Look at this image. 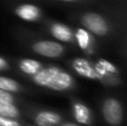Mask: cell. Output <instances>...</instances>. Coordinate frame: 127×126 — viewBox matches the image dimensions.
Listing matches in <instances>:
<instances>
[{
    "label": "cell",
    "instance_id": "obj_1",
    "mask_svg": "<svg viewBox=\"0 0 127 126\" xmlns=\"http://www.w3.org/2000/svg\"><path fill=\"white\" fill-rule=\"evenodd\" d=\"M103 114L106 122L113 126H118L123 122V108L118 100L108 98L103 105Z\"/></svg>",
    "mask_w": 127,
    "mask_h": 126
},
{
    "label": "cell",
    "instance_id": "obj_2",
    "mask_svg": "<svg viewBox=\"0 0 127 126\" xmlns=\"http://www.w3.org/2000/svg\"><path fill=\"white\" fill-rule=\"evenodd\" d=\"M83 25L87 29H89L92 32L96 33L98 36H104L107 33L108 31V26L107 22L105 21L103 17L98 13L94 12H88L81 19Z\"/></svg>",
    "mask_w": 127,
    "mask_h": 126
},
{
    "label": "cell",
    "instance_id": "obj_3",
    "mask_svg": "<svg viewBox=\"0 0 127 126\" xmlns=\"http://www.w3.org/2000/svg\"><path fill=\"white\" fill-rule=\"evenodd\" d=\"M32 48L37 54L45 57H59L64 51L62 45L55 41H49V40L37 42L33 45Z\"/></svg>",
    "mask_w": 127,
    "mask_h": 126
},
{
    "label": "cell",
    "instance_id": "obj_4",
    "mask_svg": "<svg viewBox=\"0 0 127 126\" xmlns=\"http://www.w3.org/2000/svg\"><path fill=\"white\" fill-rule=\"evenodd\" d=\"M72 85V78L66 71H63L58 68V70L56 71V74L53 76V78L50 79V82L48 83L47 87L54 89V91H66V89L70 88Z\"/></svg>",
    "mask_w": 127,
    "mask_h": 126
},
{
    "label": "cell",
    "instance_id": "obj_5",
    "mask_svg": "<svg viewBox=\"0 0 127 126\" xmlns=\"http://www.w3.org/2000/svg\"><path fill=\"white\" fill-rule=\"evenodd\" d=\"M72 67H74V69L79 75L84 76V77L93 78V79L98 78L96 70L90 66V64L86 59H83V58H77V59H75L74 63H72Z\"/></svg>",
    "mask_w": 127,
    "mask_h": 126
},
{
    "label": "cell",
    "instance_id": "obj_6",
    "mask_svg": "<svg viewBox=\"0 0 127 126\" xmlns=\"http://www.w3.org/2000/svg\"><path fill=\"white\" fill-rule=\"evenodd\" d=\"M35 121L39 126H55L60 123L62 117L57 113L44 111V112H40L39 114H37Z\"/></svg>",
    "mask_w": 127,
    "mask_h": 126
},
{
    "label": "cell",
    "instance_id": "obj_7",
    "mask_svg": "<svg viewBox=\"0 0 127 126\" xmlns=\"http://www.w3.org/2000/svg\"><path fill=\"white\" fill-rule=\"evenodd\" d=\"M17 15L26 21H35L40 17V10L32 4H22L16 10Z\"/></svg>",
    "mask_w": 127,
    "mask_h": 126
},
{
    "label": "cell",
    "instance_id": "obj_8",
    "mask_svg": "<svg viewBox=\"0 0 127 126\" xmlns=\"http://www.w3.org/2000/svg\"><path fill=\"white\" fill-rule=\"evenodd\" d=\"M74 115L75 118L80 124H89L92 117H90V111L88 109L87 106L77 103L74 105Z\"/></svg>",
    "mask_w": 127,
    "mask_h": 126
},
{
    "label": "cell",
    "instance_id": "obj_9",
    "mask_svg": "<svg viewBox=\"0 0 127 126\" xmlns=\"http://www.w3.org/2000/svg\"><path fill=\"white\" fill-rule=\"evenodd\" d=\"M51 32H53L54 37H56L62 41H70L72 39V31L70 30L69 27L65 26V25H54L53 28H51Z\"/></svg>",
    "mask_w": 127,
    "mask_h": 126
},
{
    "label": "cell",
    "instance_id": "obj_10",
    "mask_svg": "<svg viewBox=\"0 0 127 126\" xmlns=\"http://www.w3.org/2000/svg\"><path fill=\"white\" fill-rule=\"evenodd\" d=\"M19 67L24 73L28 74V75H35L41 69V64L33 59H24L20 62Z\"/></svg>",
    "mask_w": 127,
    "mask_h": 126
},
{
    "label": "cell",
    "instance_id": "obj_11",
    "mask_svg": "<svg viewBox=\"0 0 127 126\" xmlns=\"http://www.w3.org/2000/svg\"><path fill=\"white\" fill-rule=\"evenodd\" d=\"M95 70H96L98 78H103L104 76L108 75V74H115L117 71V69L110 63L106 62V60H100V62H98Z\"/></svg>",
    "mask_w": 127,
    "mask_h": 126
},
{
    "label": "cell",
    "instance_id": "obj_12",
    "mask_svg": "<svg viewBox=\"0 0 127 126\" xmlns=\"http://www.w3.org/2000/svg\"><path fill=\"white\" fill-rule=\"evenodd\" d=\"M0 116L16 118L19 116V111L11 103H0Z\"/></svg>",
    "mask_w": 127,
    "mask_h": 126
},
{
    "label": "cell",
    "instance_id": "obj_13",
    "mask_svg": "<svg viewBox=\"0 0 127 126\" xmlns=\"http://www.w3.org/2000/svg\"><path fill=\"white\" fill-rule=\"evenodd\" d=\"M19 88L20 86L16 80L7 77H0V89L6 92H18Z\"/></svg>",
    "mask_w": 127,
    "mask_h": 126
},
{
    "label": "cell",
    "instance_id": "obj_14",
    "mask_svg": "<svg viewBox=\"0 0 127 126\" xmlns=\"http://www.w3.org/2000/svg\"><path fill=\"white\" fill-rule=\"evenodd\" d=\"M76 39H77V41H78V45L81 49H86L88 46H89V41H90L89 33H88L85 29L80 28L77 30Z\"/></svg>",
    "mask_w": 127,
    "mask_h": 126
},
{
    "label": "cell",
    "instance_id": "obj_15",
    "mask_svg": "<svg viewBox=\"0 0 127 126\" xmlns=\"http://www.w3.org/2000/svg\"><path fill=\"white\" fill-rule=\"evenodd\" d=\"M0 126H20V124L13 118L0 116Z\"/></svg>",
    "mask_w": 127,
    "mask_h": 126
},
{
    "label": "cell",
    "instance_id": "obj_16",
    "mask_svg": "<svg viewBox=\"0 0 127 126\" xmlns=\"http://www.w3.org/2000/svg\"><path fill=\"white\" fill-rule=\"evenodd\" d=\"M12 100L13 97L11 94H9V92L0 89V103H12Z\"/></svg>",
    "mask_w": 127,
    "mask_h": 126
},
{
    "label": "cell",
    "instance_id": "obj_17",
    "mask_svg": "<svg viewBox=\"0 0 127 126\" xmlns=\"http://www.w3.org/2000/svg\"><path fill=\"white\" fill-rule=\"evenodd\" d=\"M7 67H8V64H7V62L3 59V58L0 57V70H2V69H6Z\"/></svg>",
    "mask_w": 127,
    "mask_h": 126
},
{
    "label": "cell",
    "instance_id": "obj_18",
    "mask_svg": "<svg viewBox=\"0 0 127 126\" xmlns=\"http://www.w3.org/2000/svg\"><path fill=\"white\" fill-rule=\"evenodd\" d=\"M62 126H78V125L74 124V123H65V124H63Z\"/></svg>",
    "mask_w": 127,
    "mask_h": 126
},
{
    "label": "cell",
    "instance_id": "obj_19",
    "mask_svg": "<svg viewBox=\"0 0 127 126\" xmlns=\"http://www.w3.org/2000/svg\"><path fill=\"white\" fill-rule=\"evenodd\" d=\"M63 1H72V0H63Z\"/></svg>",
    "mask_w": 127,
    "mask_h": 126
}]
</instances>
